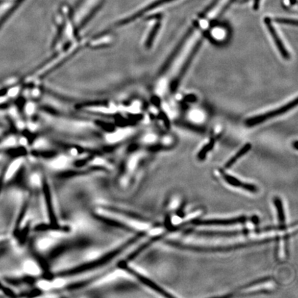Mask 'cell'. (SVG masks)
Instances as JSON below:
<instances>
[{"mask_svg":"<svg viewBox=\"0 0 298 298\" xmlns=\"http://www.w3.org/2000/svg\"><path fill=\"white\" fill-rule=\"evenodd\" d=\"M94 164H101V160H96V161H95Z\"/></svg>","mask_w":298,"mask_h":298,"instance_id":"22","label":"cell"},{"mask_svg":"<svg viewBox=\"0 0 298 298\" xmlns=\"http://www.w3.org/2000/svg\"><path fill=\"white\" fill-rule=\"evenodd\" d=\"M260 0H254L253 9L257 11L260 8Z\"/></svg>","mask_w":298,"mask_h":298,"instance_id":"21","label":"cell"},{"mask_svg":"<svg viewBox=\"0 0 298 298\" xmlns=\"http://www.w3.org/2000/svg\"><path fill=\"white\" fill-rule=\"evenodd\" d=\"M53 243L52 239L50 238H43L38 242V247L40 249L45 250L49 248Z\"/></svg>","mask_w":298,"mask_h":298,"instance_id":"14","label":"cell"},{"mask_svg":"<svg viewBox=\"0 0 298 298\" xmlns=\"http://www.w3.org/2000/svg\"><path fill=\"white\" fill-rule=\"evenodd\" d=\"M39 288L42 289V290H49V289H51L52 287V282H49V281L47 280H42L39 282L38 284Z\"/></svg>","mask_w":298,"mask_h":298,"instance_id":"17","label":"cell"},{"mask_svg":"<svg viewBox=\"0 0 298 298\" xmlns=\"http://www.w3.org/2000/svg\"><path fill=\"white\" fill-rule=\"evenodd\" d=\"M290 2L291 4H296L297 3V0H290Z\"/></svg>","mask_w":298,"mask_h":298,"instance_id":"23","label":"cell"},{"mask_svg":"<svg viewBox=\"0 0 298 298\" xmlns=\"http://www.w3.org/2000/svg\"><path fill=\"white\" fill-rule=\"evenodd\" d=\"M250 149H251V145H250V143H247L246 145L244 146V147L239 150L238 153L235 154L234 156L228 160L227 163L225 165V167H226V169L231 167L233 164H234L235 162H236V161L238 160V159H240V157L245 155L247 152L249 151Z\"/></svg>","mask_w":298,"mask_h":298,"instance_id":"5","label":"cell"},{"mask_svg":"<svg viewBox=\"0 0 298 298\" xmlns=\"http://www.w3.org/2000/svg\"><path fill=\"white\" fill-rule=\"evenodd\" d=\"M67 164V160L65 157H60L52 162L51 166L54 169H63Z\"/></svg>","mask_w":298,"mask_h":298,"instance_id":"13","label":"cell"},{"mask_svg":"<svg viewBox=\"0 0 298 298\" xmlns=\"http://www.w3.org/2000/svg\"><path fill=\"white\" fill-rule=\"evenodd\" d=\"M264 22H265L266 26H267V28H268L269 33H270L273 39V41L275 42L276 47H277V49H278L279 52H280L281 55H282V57H283L285 60H289V59H290V54H289L287 49L284 47L283 42L281 40L280 37H279L278 34H277V31H276L275 28L273 26L272 20L268 18V17H267V18L264 19Z\"/></svg>","mask_w":298,"mask_h":298,"instance_id":"4","label":"cell"},{"mask_svg":"<svg viewBox=\"0 0 298 298\" xmlns=\"http://www.w3.org/2000/svg\"><path fill=\"white\" fill-rule=\"evenodd\" d=\"M127 275L128 274L123 270H117L101 279L100 281H99V284L107 283V282H111L119 277H126Z\"/></svg>","mask_w":298,"mask_h":298,"instance_id":"7","label":"cell"},{"mask_svg":"<svg viewBox=\"0 0 298 298\" xmlns=\"http://www.w3.org/2000/svg\"><path fill=\"white\" fill-rule=\"evenodd\" d=\"M65 284V281L63 279L58 278L56 279L52 282V287L60 288L63 287Z\"/></svg>","mask_w":298,"mask_h":298,"instance_id":"19","label":"cell"},{"mask_svg":"<svg viewBox=\"0 0 298 298\" xmlns=\"http://www.w3.org/2000/svg\"><path fill=\"white\" fill-rule=\"evenodd\" d=\"M275 206H277V212H278V217L279 222L280 223H282V224H284V213L283 206H282V202H281L280 199H279L278 198L275 199Z\"/></svg>","mask_w":298,"mask_h":298,"instance_id":"10","label":"cell"},{"mask_svg":"<svg viewBox=\"0 0 298 298\" xmlns=\"http://www.w3.org/2000/svg\"><path fill=\"white\" fill-rule=\"evenodd\" d=\"M275 23L278 24H282V25H294V26H298V21L296 20H292V19H287V18H275Z\"/></svg>","mask_w":298,"mask_h":298,"instance_id":"15","label":"cell"},{"mask_svg":"<svg viewBox=\"0 0 298 298\" xmlns=\"http://www.w3.org/2000/svg\"><path fill=\"white\" fill-rule=\"evenodd\" d=\"M298 98H296L294 100L291 101L290 102L284 105L283 106H281V107L276 108V109L273 110L272 111L267 112L264 114L253 117V118L247 120L245 124H246L247 126H253L255 125L265 123L267 120L273 119V118L287 113L288 111H291L293 108L296 107L298 106Z\"/></svg>","mask_w":298,"mask_h":298,"instance_id":"1","label":"cell"},{"mask_svg":"<svg viewBox=\"0 0 298 298\" xmlns=\"http://www.w3.org/2000/svg\"><path fill=\"white\" fill-rule=\"evenodd\" d=\"M220 0H213L211 3L207 6H206V8H204V11L201 12L200 14L199 15V18L200 19H204L206 18V15L209 14L210 12L212 11L213 8L216 7L217 4L219 3Z\"/></svg>","mask_w":298,"mask_h":298,"instance_id":"9","label":"cell"},{"mask_svg":"<svg viewBox=\"0 0 298 298\" xmlns=\"http://www.w3.org/2000/svg\"><path fill=\"white\" fill-rule=\"evenodd\" d=\"M235 1H236V0H228L227 4H225L224 6V7L222 8L221 11H220L219 14H218V18H220V17H221L222 15H223L224 13H225V12L227 11L228 8H229L230 6H231V5L233 4Z\"/></svg>","mask_w":298,"mask_h":298,"instance_id":"18","label":"cell"},{"mask_svg":"<svg viewBox=\"0 0 298 298\" xmlns=\"http://www.w3.org/2000/svg\"><path fill=\"white\" fill-rule=\"evenodd\" d=\"M197 25L198 23L197 22H196V23H194V26L190 27V28H189V30L184 34V36L181 39L180 41L178 42V44L176 46L175 49H174V50H173L171 55L168 57L167 60L164 62L163 66H162V69H161L160 74H164V73L169 69V67H171V65H172L173 62H174L176 57L179 55V52H180L181 50H182L184 46L185 45L186 41L189 40V37H190L193 33H194L195 28L197 26H196Z\"/></svg>","mask_w":298,"mask_h":298,"instance_id":"3","label":"cell"},{"mask_svg":"<svg viewBox=\"0 0 298 298\" xmlns=\"http://www.w3.org/2000/svg\"><path fill=\"white\" fill-rule=\"evenodd\" d=\"M160 26L161 24L160 23H157L156 25L154 26L153 29H152L151 32H150V35H149L148 40H147V45L148 47H150V46H151L152 42H153L154 39H155V35H157V32H158L159 29H160Z\"/></svg>","mask_w":298,"mask_h":298,"instance_id":"12","label":"cell"},{"mask_svg":"<svg viewBox=\"0 0 298 298\" xmlns=\"http://www.w3.org/2000/svg\"><path fill=\"white\" fill-rule=\"evenodd\" d=\"M25 272L32 275H40L41 273L40 267L33 261H27L24 266Z\"/></svg>","mask_w":298,"mask_h":298,"instance_id":"6","label":"cell"},{"mask_svg":"<svg viewBox=\"0 0 298 298\" xmlns=\"http://www.w3.org/2000/svg\"><path fill=\"white\" fill-rule=\"evenodd\" d=\"M214 144V140H211V141L209 143H208L206 146H204L202 149H201V151L198 153V157H199V159H204L205 156H206V153L210 151V150H211V149L213 148Z\"/></svg>","mask_w":298,"mask_h":298,"instance_id":"11","label":"cell"},{"mask_svg":"<svg viewBox=\"0 0 298 298\" xmlns=\"http://www.w3.org/2000/svg\"><path fill=\"white\" fill-rule=\"evenodd\" d=\"M31 182L32 184H33V185H40V184H41V179H40V176L37 175V174H35V175L32 176Z\"/></svg>","mask_w":298,"mask_h":298,"instance_id":"20","label":"cell"},{"mask_svg":"<svg viewBox=\"0 0 298 298\" xmlns=\"http://www.w3.org/2000/svg\"><path fill=\"white\" fill-rule=\"evenodd\" d=\"M244 218H235V219L231 220H206V221L198 222L199 224H228L239 223L242 222Z\"/></svg>","mask_w":298,"mask_h":298,"instance_id":"8","label":"cell"},{"mask_svg":"<svg viewBox=\"0 0 298 298\" xmlns=\"http://www.w3.org/2000/svg\"><path fill=\"white\" fill-rule=\"evenodd\" d=\"M20 162L17 161L15 163L12 164L11 167L9 168L7 172V177H11V176L15 174V172L18 170L19 167H20Z\"/></svg>","mask_w":298,"mask_h":298,"instance_id":"16","label":"cell"},{"mask_svg":"<svg viewBox=\"0 0 298 298\" xmlns=\"http://www.w3.org/2000/svg\"><path fill=\"white\" fill-rule=\"evenodd\" d=\"M202 39L201 38L198 40L196 45H195L194 48L192 49V50L189 52V55L186 57L185 62H184L182 68H181L180 70L179 71L178 74H177L175 79L173 81L172 85H171V91L173 93L175 92L177 88H178L181 81H182L184 76L185 75L186 71H187L189 67H190L191 63H192V61L194 60V57H196V54L198 53V52L200 49L201 45H202Z\"/></svg>","mask_w":298,"mask_h":298,"instance_id":"2","label":"cell"}]
</instances>
